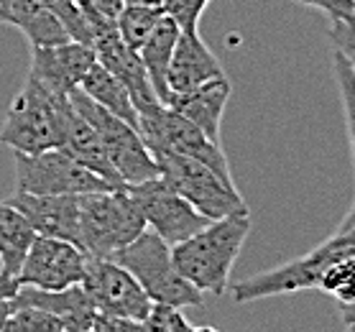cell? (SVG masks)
<instances>
[{
	"mask_svg": "<svg viewBox=\"0 0 355 332\" xmlns=\"http://www.w3.org/2000/svg\"><path fill=\"white\" fill-rule=\"evenodd\" d=\"M248 233L250 212L210 220L187 241L171 245L174 266L202 294L223 297Z\"/></svg>",
	"mask_w": 355,
	"mask_h": 332,
	"instance_id": "obj_1",
	"label": "cell"
},
{
	"mask_svg": "<svg viewBox=\"0 0 355 332\" xmlns=\"http://www.w3.org/2000/svg\"><path fill=\"white\" fill-rule=\"evenodd\" d=\"M343 256H355V212L350 210L343 220V225L324 241L317 245L315 251L294 261H286L282 266L261 271L256 276L241 279L233 286H227V292L233 294L235 302H253V299H266L276 294H291V292H304V289H317L320 279H322L324 268L332 261L343 259Z\"/></svg>",
	"mask_w": 355,
	"mask_h": 332,
	"instance_id": "obj_2",
	"label": "cell"
},
{
	"mask_svg": "<svg viewBox=\"0 0 355 332\" xmlns=\"http://www.w3.org/2000/svg\"><path fill=\"white\" fill-rule=\"evenodd\" d=\"M67 107L69 95L54 92L33 80L31 74H26L24 87L8 105L0 128V143L21 154H41L49 148H59Z\"/></svg>",
	"mask_w": 355,
	"mask_h": 332,
	"instance_id": "obj_3",
	"label": "cell"
},
{
	"mask_svg": "<svg viewBox=\"0 0 355 332\" xmlns=\"http://www.w3.org/2000/svg\"><path fill=\"white\" fill-rule=\"evenodd\" d=\"M110 259L115 263H121L141 283V289L154 304L187 309L202 307V302H205V294L200 289H194L192 283L177 271L174 259H171V245L148 227L133 243L113 253Z\"/></svg>",
	"mask_w": 355,
	"mask_h": 332,
	"instance_id": "obj_4",
	"label": "cell"
},
{
	"mask_svg": "<svg viewBox=\"0 0 355 332\" xmlns=\"http://www.w3.org/2000/svg\"><path fill=\"white\" fill-rule=\"evenodd\" d=\"M136 121H138L136 123L138 133L144 138L146 148L151 151V156L166 154V151L189 156L194 161L210 166L220 179L235 184L223 146L215 143L212 138L205 136L197 125H192L187 118H182L177 110H171L169 105H164L162 100L138 103Z\"/></svg>",
	"mask_w": 355,
	"mask_h": 332,
	"instance_id": "obj_5",
	"label": "cell"
},
{
	"mask_svg": "<svg viewBox=\"0 0 355 332\" xmlns=\"http://www.w3.org/2000/svg\"><path fill=\"white\" fill-rule=\"evenodd\" d=\"M144 230V215L125 186L80 195V245L87 256L110 259Z\"/></svg>",
	"mask_w": 355,
	"mask_h": 332,
	"instance_id": "obj_6",
	"label": "cell"
},
{
	"mask_svg": "<svg viewBox=\"0 0 355 332\" xmlns=\"http://www.w3.org/2000/svg\"><path fill=\"white\" fill-rule=\"evenodd\" d=\"M154 161L159 166V177L207 220L250 212L235 184L220 179L210 166L194 161L189 156L174 154V151L156 154Z\"/></svg>",
	"mask_w": 355,
	"mask_h": 332,
	"instance_id": "obj_7",
	"label": "cell"
},
{
	"mask_svg": "<svg viewBox=\"0 0 355 332\" xmlns=\"http://www.w3.org/2000/svg\"><path fill=\"white\" fill-rule=\"evenodd\" d=\"M69 100L95 125L100 143L105 148L107 161L115 169V174L121 177L123 184H141L146 179L159 177V166H156L154 156L146 148L141 133L130 123L121 121L118 115L107 113L100 105H95L80 87H74L69 92Z\"/></svg>",
	"mask_w": 355,
	"mask_h": 332,
	"instance_id": "obj_8",
	"label": "cell"
},
{
	"mask_svg": "<svg viewBox=\"0 0 355 332\" xmlns=\"http://www.w3.org/2000/svg\"><path fill=\"white\" fill-rule=\"evenodd\" d=\"M16 192L24 195H89L113 189L95 171L82 166L64 148H49L41 154L13 151Z\"/></svg>",
	"mask_w": 355,
	"mask_h": 332,
	"instance_id": "obj_9",
	"label": "cell"
},
{
	"mask_svg": "<svg viewBox=\"0 0 355 332\" xmlns=\"http://www.w3.org/2000/svg\"><path fill=\"white\" fill-rule=\"evenodd\" d=\"M80 286L85 289L95 312L103 317L141 322L154 309V302L146 297L141 283L113 259L87 256Z\"/></svg>",
	"mask_w": 355,
	"mask_h": 332,
	"instance_id": "obj_10",
	"label": "cell"
},
{
	"mask_svg": "<svg viewBox=\"0 0 355 332\" xmlns=\"http://www.w3.org/2000/svg\"><path fill=\"white\" fill-rule=\"evenodd\" d=\"M125 189H128V195L133 197L136 207L144 215L146 227L154 230L169 245L182 243L210 222L205 215L194 210L184 197L177 195L162 177L146 179L141 184H130Z\"/></svg>",
	"mask_w": 355,
	"mask_h": 332,
	"instance_id": "obj_11",
	"label": "cell"
},
{
	"mask_svg": "<svg viewBox=\"0 0 355 332\" xmlns=\"http://www.w3.org/2000/svg\"><path fill=\"white\" fill-rule=\"evenodd\" d=\"M85 263H87V253L80 245L49 238V235H36L21 263L18 283L44 289V292L69 289L82 281Z\"/></svg>",
	"mask_w": 355,
	"mask_h": 332,
	"instance_id": "obj_12",
	"label": "cell"
},
{
	"mask_svg": "<svg viewBox=\"0 0 355 332\" xmlns=\"http://www.w3.org/2000/svg\"><path fill=\"white\" fill-rule=\"evenodd\" d=\"M95 64V51L82 41H62L51 46H31V67L28 74L54 92L69 95L80 87L82 77Z\"/></svg>",
	"mask_w": 355,
	"mask_h": 332,
	"instance_id": "obj_13",
	"label": "cell"
},
{
	"mask_svg": "<svg viewBox=\"0 0 355 332\" xmlns=\"http://www.w3.org/2000/svg\"><path fill=\"white\" fill-rule=\"evenodd\" d=\"M13 204L36 235H49L80 245V195H24L16 192L6 200ZM82 248V245H80Z\"/></svg>",
	"mask_w": 355,
	"mask_h": 332,
	"instance_id": "obj_14",
	"label": "cell"
},
{
	"mask_svg": "<svg viewBox=\"0 0 355 332\" xmlns=\"http://www.w3.org/2000/svg\"><path fill=\"white\" fill-rule=\"evenodd\" d=\"M223 64L212 49L202 41L200 33H184L179 31V39L171 51V62L166 69V87H169V98L179 92H189V89L200 87L205 82L223 77Z\"/></svg>",
	"mask_w": 355,
	"mask_h": 332,
	"instance_id": "obj_15",
	"label": "cell"
},
{
	"mask_svg": "<svg viewBox=\"0 0 355 332\" xmlns=\"http://www.w3.org/2000/svg\"><path fill=\"white\" fill-rule=\"evenodd\" d=\"M230 98H233V85L223 74V77H215V80L205 82L189 92L171 95L166 105L171 110H177L192 125H197L215 143H220V125H223V115H225Z\"/></svg>",
	"mask_w": 355,
	"mask_h": 332,
	"instance_id": "obj_16",
	"label": "cell"
},
{
	"mask_svg": "<svg viewBox=\"0 0 355 332\" xmlns=\"http://www.w3.org/2000/svg\"><path fill=\"white\" fill-rule=\"evenodd\" d=\"M67 154L77 159L82 166H87L89 171H95L100 179H105L113 189H123L121 177L115 174V169L110 166L105 156V148L100 143V136H97L95 125L85 118V115L72 105L69 100V107L64 110V123H62V146Z\"/></svg>",
	"mask_w": 355,
	"mask_h": 332,
	"instance_id": "obj_17",
	"label": "cell"
},
{
	"mask_svg": "<svg viewBox=\"0 0 355 332\" xmlns=\"http://www.w3.org/2000/svg\"><path fill=\"white\" fill-rule=\"evenodd\" d=\"M16 304H28V307H39L51 312L54 317L62 320L64 332H89L95 330L97 312L89 304L87 294L80 283H74L69 289H59V292H44V289H33V286H18Z\"/></svg>",
	"mask_w": 355,
	"mask_h": 332,
	"instance_id": "obj_18",
	"label": "cell"
},
{
	"mask_svg": "<svg viewBox=\"0 0 355 332\" xmlns=\"http://www.w3.org/2000/svg\"><path fill=\"white\" fill-rule=\"evenodd\" d=\"M0 10L6 24L21 28L31 46H51L69 41L64 24L41 0H0Z\"/></svg>",
	"mask_w": 355,
	"mask_h": 332,
	"instance_id": "obj_19",
	"label": "cell"
},
{
	"mask_svg": "<svg viewBox=\"0 0 355 332\" xmlns=\"http://www.w3.org/2000/svg\"><path fill=\"white\" fill-rule=\"evenodd\" d=\"M177 39H179V26L164 13L162 21L156 24L151 36L146 39V44L141 46V51H138V57H141V62H144V67H146V74H148V82H151L156 98L162 100L164 105L169 103L166 69H169L171 51H174Z\"/></svg>",
	"mask_w": 355,
	"mask_h": 332,
	"instance_id": "obj_20",
	"label": "cell"
},
{
	"mask_svg": "<svg viewBox=\"0 0 355 332\" xmlns=\"http://www.w3.org/2000/svg\"><path fill=\"white\" fill-rule=\"evenodd\" d=\"M80 89L95 103V105H100L103 110H107V113L118 115L121 121L130 123V125L136 128V123H138L136 107H133V100H130L128 89H125V85H123L118 77H113V74L107 72L105 67H100L97 62L89 67L80 82Z\"/></svg>",
	"mask_w": 355,
	"mask_h": 332,
	"instance_id": "obj_21",
	"label": "cell"
},
{
	"mask_svg": "<svg viewBox=\"0 0 355 332\" xmlns=\"http://www.w3.org/2000/svg\"><path fill=\"white\" fill-rule=\"evenodd\" d=\"M33 238H36V230L28 225V220L3 200L0 202V271L3 274L18 279L21 263L31 248Z\"/></svg>",
	"mask_w": 355,
	"mask_h": 332,
	"instance_id": "obj_22",
	"label": "cell"
},
{
	"mask_svg": "<svg viewBox=\"0 0 355 332\" xmlns=\"http://www.w3.org/2000/svg\"><path fill=\"white\" fill-rule=\"evenodd\" d=\"M164 10L151 8V6H133V3H123V8L115 16V28L118 36L123 39V44L130 51H141V46L146 44V39L151 36V31L156 28V24L162 21Z\"/></svg>",
	"mask_w": 355,
	"mask_h": 332,
	"instance_id": "obj_23",
	"label": "cell"
},
{
	"mask_svg": "<svg viewBox=\"0 0 355 332\" xmlns=\"http://www.w3.org/2000/svg\"><path fill=\"white\" fill-rule=\"evenodd\" d=\"M353 279H355V256H343V259L332 261L324 268L322 279H320V292L330 294L343 304V307H353Z\"/></svg>",
	"mask_w": 355,
	"mask_h": 332,
	"instance_id": "obj_24",
	"label": "cell"
},
{
	"mask_svg": "<svg viewBox=\"0 0 355 332\" xmlns=\"http://www.w3.org/2000/svg\"><path fill=\"white\" fill-rule=\"evenodd\" d=\"M0 332H64V324L59 317H54L46 309L16 304L8 320L3 322Z\"/></svg>",
	"mask_w": 355,
	"mask_h": 332,
	"instance_id": "obj_25",
	"label": "cell"
},
{
	"mask_svg": "<svg viewBox=\"0 0 355 332\" xmlns=\"http://www.w3.org/2000/svg\"><path fill=\"white\" fill-rule=\"evenodd\" d=\"M210 0H164L162 10L184 33H200V18Z\"/></svg>",
	"mask_w": 355,
	"mask_h": 332,
	"instance_id": "obj_26",
	"label": "cell"
},
{
	"mask_svg": "<svg viewBox=\"0 0 355 332\" xmlns=\"http://www.w3.org/2000/svg\"><path fill=\"white\" fill-rule=\"evenodd\" d=\"M332 67H335V80H338V85H340V92H343L347 130L353 133V89H355L353 57L343 54L340 49H332Z\"/></svg>",
	"mask_w": 355,
	"mask_h": 332,
	"instance_id": "obj_27",
	"label": "cell"
},
{
	"mask_svg": "<svg viewBox=\"0 0 355 332\" xmlns=\"http://www.w3.org/2000/svg\"><path fill=\"white\" fill-rule=\"evenodd\" d=\"M297 3L322 10L330 21H353L355 16V0H297Z\"/></svg>",
	"mask_w": 355,
	"mask_h": 332,
	"instance_id": "obj_28",
	"label": "cell"
},
{
	"mask_svg": "<svg viewBox=\"0 0 355 332\" xmlns=\"http://www.w3.org/2000/svg\"><path fill=\"white\" fill-rule=\"evenodd\" d=\"M169 309L162 304H154V309L148 312L146 320H141L138 332H169Z\"/></svg>",
	"mask_w": 355,
	"mask_h": 332,
	"instance_id": "obj_29",
	"label": "cell"
},
{
	"mask_svg": "<svg viewBox=\"0 0 355 332\" xmlns=\"http://www.w3.org/2000/svg\"><path fill=\"white\" fill-rule=\"evenodd\" d=\"M18 286H21V283H18L16 276H8L0 271V299H13L18 292Z\"/></svg>",
	"mask_w": 355,
	"mask_h": 332,
	"instance_id": "obj_30",
	"label": "cell"
},
{
	"mask_svg": "<svg viewBox=\"0 0 355 332\" xmlns=\"http://www.w3.org/2000/svg\"><path fill=\"white\" fill-rule=\"evenodd\" d=\"M13 307H16V299H0V327H3L6 320H8V315L13 312Z\"/></svg>",
	"mask_w": 355,
	"mask_h": 332,
	"instance_id": "obj_31",
	"label": "cell"
},
{
	"mask_svg": "<svg viewBox=\"0 0 355 332\" xmlns=\"http://www.w3.org/2000/svg\"><path fill=\"white\" fill-rule=\"evenodd\" d=\"M123 3H133V6H151V8H162L164 0H123Z\"/></svg>",
	"mask_w": 355,
	"mask_h": 332,
	"instance_id": "obj_32",
	"label": "cell"
},
{
	"mask_svg": "<svg viewBox=\"0 0 355 332\" xmlns=\"http://www.w3.org/2000/svg\"><path fill=\"white\" fill-rule=\"evenodd\" d=\"M345 332H353V317H345Z\"/></svg>",
	"mask_w": 355,
	"mask_h": 332,
	"instance_id": "obj_33",
	"label": "cell"
},
{
	"mask_svg": "<svg viewBox=\"0 0 355 332\" xmlns=\"http://www.w3.org/2000/svg\"><path fill=\"white\" fill-rule=\"evenodd\" d=\"M0 24H6V18H3V10H0Z\"/></svg>",
	"mask_w": 355,
	"mask_h": 332,
	"instance_id": "obj_34",
	"label": "cell"
},
{
	"mask_svg": "<svg viewBox=\"0 0 355 332\" xmlns=\"http://www.w3.org/2000/svg\"><path fill=\"white\" fill-rule=\"evenodd\" d=\"M89 332H97V330H89Z\"/></svg>",
	"mask_w": 355,
	"mask_h": 332,
	"instance_id": "obj_35",
	"label": "cell"
}]
</instances>
